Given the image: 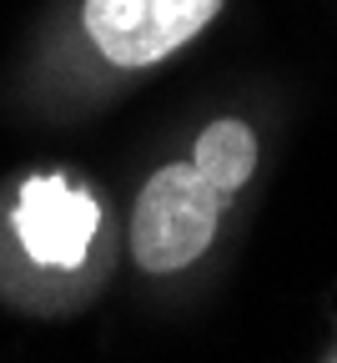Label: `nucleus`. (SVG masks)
I'll list each match as a JSON object with an SVG mask.
<instances>
[{
  "label": "nucleus",
  "mask_w": 337,
  "mask_h": 363,
  "mask_svg": "<svg viewBox=\"0 0 337 363\" xmlns=\"http://www.w3.org/2000/svg\"><path fill=\"white\" fill-rule=\"evenodd\" d=\"M227 197L191 167L171 162L147 177L131 212V257L147 272H181L191 267L217 238Z\"/></svg>",
  "instance_id": "1"
},
{
  "label": "nucleus",
  "mask_w": 337,
  "mask_h": 363,
  "mask_svg": "<svg viewBox=\"0 0 337 363\" xmlns=\"http://www.w3.org/2000/svg\"><path fill=\"white\" fill-rule=\"evenodd\" d=\"M217 11L222 0H86L81 26L111 66L141 71L197 40Z\"/></svg>",
  "instance_id": "2"
},
{
  "label": "nucleus",
  "mask_w": 337,
  "mask_h": 363,
  "mask_svg": "<svg viewBox=\"0 0 337 363\" xmlns=\"http://www.w3.org/2000/svg\"><path fill=\"white\" fill-rule=\"evenodd\" d=\"M96 227H101V207H96L81 187L66 177H30L16 202V238L21 247L45 262V267H81Z\"/></svg>",
  "instance_id": "3"
},
{
  "label": "nucleus",
  "mask_w": 337,
  "mask_h": 363,
  "mask_svg": "<svg viewBox=\"0 0 337 363\" xmlns=\"http://www.w3.org/2000/svg\"><path fill=\"white\" fill-rule=\"evenodd\" d=\"M191 167H197L212 187L232 202L236 192L247 187V177L257 172V136L247 121L236 116H222L212 121L202 136H197V152H191Z\"/></svg>",
  "instance_id": "4"
}]
</instances>
